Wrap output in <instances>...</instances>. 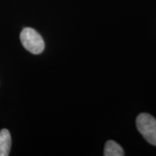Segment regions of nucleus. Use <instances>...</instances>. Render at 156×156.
I'll return each mask as SVG.
<instances>
[{
    "mask_svg": "<svg viewBox=\"0 0 156 156\" xmlns=\"http://www.w3.org/2000/svg\"><path fill=\"white\" fill-rule=\"evenodd\" d=\"M21 43L26 50L34 54L42 53L45 48L44 41L41 35L30 28H25L20 33Z\"/></svg>",
    "mask_w": 156,
    "mask_h": 156,
    "instance_id": "f257e3e1",
    "label": "nucleus"
},
{
    "mask_svg": "<svg viewBox=\"0 0 156 156\" xmlns=\"http://www.w3.org/2000/svg\"><path fill=\"white\" fill-rule=\"evenodd\" d=\"M138 131L152 145L156 146V119L151 115L140 114L136 120Z\"/></svg>",
    "mask_w": 156,
    "mask_h": 156,
    "instance_id": "f03ea898",
    "label": "nucleus"
},
{
    "mask_svg": "<svg viewBox=\"0 0 156 156\" xmlns=\"http://www.w3.org/2000/svg\"><path fill=\"white\" fill-rule=\"evenodd\" d=\"M12 140L10 133L3 129L0 131V156H8L11 149Z\"/></svg>",
    "mask_w": 156,
    "mask_h": 156,
    "instance_id": "7ed1b4c3",
    "label": "nucleus"
},
{
    "mask_svg": "<svg viewBox=\"0 0 156 156\" xmlns=\"http://www.w3.org/2000/svg\"><path fill=\"white\" fill-rule=\"evenodd\" d=\"M105 156H123L124 155L122 147L112 140H108L104 148Z\"/></svg>",
    "mask_w": 156,
    "mask_h": 156,
    "instance_id": "20e7f679",
    "label": "nucleus"
}]
</instances>
